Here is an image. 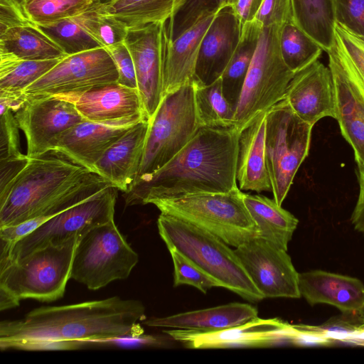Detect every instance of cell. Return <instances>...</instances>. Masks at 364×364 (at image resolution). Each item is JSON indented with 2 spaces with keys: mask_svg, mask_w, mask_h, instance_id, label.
Listing matches in <instances>:
<instances>
[{
  "mask_svg": "<svg viewBox=\"0 0 364 364\" xmlns=\"http://www.w3.org/2000/svg\"><path fill=\"white\" fill-rule=\"evenodd\" d=\"M145 307L137 300L112 296L75 304L41 306L23 318L0 323L2 350L70 348L85 342L138 338Z\"/></svg>",
  "mask_w": 364,
  "mask_h": 364,
  "instance_id": "1",
  "label": "cell"
},
{
  "mask_svg": "<svg viewBox=\"0 0 364 364\" xmlns=\"http://www.w3.org/2000/svg\"><path fill=\"white\" fill-rule=\"evenodd\" d=\"M240 132L234 127H200L171 160L138 179L124 194L127 206L146 205L200 193L227 192L236 187Z\"/></svg>",
  "mask_w": 364,
  "mask_h": 364,
  "instance_id": "2",
  "label": "cell"
},
{
  "mask_svg": "<svg viewBox=\"0 0 364 364\" xmlns=\"http://www.w3.org/2000/svg\"><path fill=\"white\" fill-rule=\"evenodd\" d=\"M92 173L53 151L29 157L27 165L0 203V228L36 217L61 194Z\"/></svg>",
  "mask_w": 364,
  "mask_h": 364,
  "instance_id": "3",
  "label": "cell"
},
{
  "mask_svg": "<svg viewBox=\"0 0 364 364\" xmlns=\"http://www.w3.org/2000/svg\"><path fill=\"white\" fill-rule=\"evenodd\" d=\"M157 226L166 247H173L224 287L250 302L262 300L235 250L215 235L161 213Z\"/></svg>",
  "mask_w": 364,
  "mask_h": 364,
  "instance_id": "4",
  "label": "cell"
},
{
  "mask_svg": "<svg viewBox=\"0 0 364 364\" xmlns=\"http://www.w3.org/2000/svg\"><path fill=\"white\" fill-rule=\"evenodd\" d=\"M149 203L161 213L173 215L205 230L237 247L259 237V230L236 187L227 192L200 193Z\"/></svg>",
  "mask_w": 364,
  "mask_h": 364,
  "instance_id": "5",
  "label": "cell"
},
{
  "mask_svg": "<svg viewBox=\"0 0 364 364\" xmlns=\"http://www.w3.org/2000/svg\"><path fill=\"white\" fill-rule=\"evenodd\" d=\"M80 236L50 245L0 268V287L18 300L50 302L63 296Z\"/></svg>",
  "mask_w": 364,
  "mask_h": 364,
  "instance_id": "6",
  "label": "cell"
},
{
  "mask_svg": "<svg viewBox=\"0 0 364 364\" xmlns=\"http://www.w3.org/2000/svg\"><path fill=\"white\" fill-rule=\"evenodd\" d=\"M149 122L144 156L135 181L166 164L200 127L196 112L193 80L164 96Z\"/></svg>",
  "mask_w": 364,
  "mask_h": 364,
  "instance_id": "7",
  "label": "cell"
},
{
  "mask_svg": "<svg viewBox=\"0 0 364 364\" xmlns=\"http://www.w3.org/2000/svg\"><path fill=\"white\" fill-rule=\"evenodd\" d=\"M282 26L262 27L235 113L234 127L241 132L257 115L284 97L294 73L284 63L279 50Z\"/></svg>",
  "mask_w": 364,
  "mask_h": 364,
  "instance_id": "8",
  "label": "cell"
},
{
  "mask_svg": "<svg viewBox=\"0 0 364 364\" xmlns=\"http://www.w3.org/2000/svg\"><path fill=\"white\" fill-rule=\"evenodd\" d=\"M312 125L283 99L267 111L265 151L274 199L282 205L309 154Z\"/></svg>",
  "mask_w": 364,
  "mask_h": 364,
  "instance_id": "9",
  "label": "cell"
},
{
  "mask_svg": "<svg viewBox=\"0 0 364 364\" xmlns=\"http://www.w3.org/2000/svg\"><path fill=\"white\" fill-rule=\"evenodd\" d=\"M138 260L137 253L112 220L80 237L70 278L97 290L113 281L127 279Z\"/></svg>",
  "mask_w": 364,
  "mask_h": 364,
  "instance_id": "10",
  "label": "cell"
},
{
  "mask_svg": "<svg viewBox=\"0 0 364 364\" xmlns=\"http://www.w3.org/2000/svg\"><path fill=\"white\" fill-rule=\"evenodd\" d=\"M117 188L109 186L85 201L56 215L14 245L9 262L50 245L81 236L99 225L114 220Z\"/></svg>",
  "mask_w": 364,
  "mask_h": 364,
  "instance_id": "11",
  "label": "cell"
},
{
  "mask_svg": "<svg viewBox=\"0 0 364 364\" xmlns=\"http://www.w3.org/2000/svg\"><path fill=\"white\" fill-rule=\"evenodd\" d=\"M117 81L112 57L105 48H98L65 56L23 93L24 97H69Z\"/></svg>",
  "mask_w": 364,
  "mask_h": 364,
  "instance_id": "12",
  "label": "cell"
},
{
  "mask_svg": "<svg viewBox=\"0 0 364 364\" xmlns=\"http://www.w3.org/2000/svg\"><path fill=\"white\" fill-rule=\"evenodd\" d=\"M326 53L334 87V119L354 151L358 171H364V85L335 36Z\"/></svg>",
  "mask_w": 364,
  "mask_h": 364,
  "instance_id": "13",
  "label": "cell"
},
{
  "mask_svg": "<svg viewBox=\"0 0 364 364\" xmlns=\"http://www.w3.org/2000/svg\"><path fill=\"white\" fill-rule=\"evenodd\" d=\"M167 39L166 22L129 29L124 41L133 59L137 90L149 120L163 99Z\"/></svg>",
  "mask_w": 364,
  "mask_h": 364,
  "instance_id": "14",
  "label": "cell"
},
{
  "mask_svg": "<svg viewBox=\"0 0 364 364\" xmlns=\"http://www.w3.org/2000/svg\"><path fill=\"white\" fill-rule=\"evenodd\" d=\"M14 113L25 134L28 157L50 151L56 137L85 120L72 101L55 96L24 97Z\"/></svg>",
  "mask_w": 364,
  "mask_h": 364,
  "instance_id": "15",
  "label": "cell"
},
{
  "mask_svg": "<svg viewBox=\"0 0 364 364\" xmlns=\"http://www.w3.org/2000/svg\"><path fill=\"white\" fill-rule=\"evenodd\" d=\"M235 252L264 298L301 297L299 273L287 250L257 237L236 247Z\"/></svg>",
  "mask_w": 364,
  "mask_h": 364,
  "instance_id": "16",
  "label": "cell"
},
{
  "mask_svg": "<svg viewBox=\"0 0 364 364\" xmlns=\"http://www.w3.org/2000/svg\"><path fill=\"white\" fill-rule=\"evenodd\" d=\"M287 323L277 318H255L217 331L176 329L164 332L173 339L196 349L232 347H269L286 342Z\"/></svg>",
  "mask_w": 364,
  "mask_h": 364,
  "instance_id": "17",
  "label": "cell"
},
{
  "mask_svg": "<svg viewBox=\"0 0 364 364\" xmlns=\"http://www.w3.org/2000/svg\"><path fill=\"white\" fill-rule=\"evenodd\" d=\"M63 98L72 101L87 121L132 126L142 120H149L138 90L117 82Z\"/></svg>",
  "mask_w": 364,
  "mask_h": 364,
  "instance_id": "18",
  "label": "cell"
},
{
  "mask_svg": "<svg viewBox=\"0 0 364 364\" xmlns=\"http://www.w3.org/2000/svg\"><path fill=\"white\" fill-rule=\"evenodd\" d=\"M242 27L232 6L215 14L200 43L193 80L206 85L221 77L239 43Z\"/></svg>",
  "mask_w": 364,
  "mask_h": 364,
  "instance_id": "19",
  "label": "cell"
},
{
  "mask_svg": "<svg viewBox=\"0 0 364 364\" xmlns=\"http://www.w3.org/2000/svg\"><path fill=\"white\" fill-rule=\"evenodd\" d=\"M284 99L301 119L312 126L323 117L335 118L334 87L328 67L318 60L295 73Z\"/></svg>",
  "mask_w": 364,
  "mask_h": 364,
  "instance_id": "20",
  "label": "cell"
},
{
  "mask_svg": "<svg viewBox=\"0 0 364 364\" xmlns=\"http://www.w3.org/2000/svg\"><path fill=\"white\" fill-rule=\"evenodd\" d=\"M132 126L85 120L56 137L50 151L93 172L106 151Z\"/></svg>",
  "mask_w": 364,
  "mask_h": 364,
  "instance_id": "21",
  "label": "cell"
},
{
  "mask_svg": "<svg viewBox=\"0 0 364 364\" xmlns=\"http://www.w3.org/2000/svg\"><path fill=\"white\" fill-rule=\"evenodd\" d=\"M149 124V120L144 119L131 127L94 166V173L124 193L128 192L138 175Z\"/></svg>",
  "mask_w": 364,
  "mask_h": 364,
  "instance_id": "22",
  "label": "cell"
},
{
  "mask_svg": "<svg viewBox=\"0 0 364 364\" xmlns=\"http://www.w3.org/2000/svg\"><path fill=\"white\" fill-rule=\"evenodd\" d=\"M299 289L310 305H332L343 314L353 312L364 304L363 283L349 276L318 269L299 273Z\"/></svg>",
  "mask_w": 364,
  "mask_h": 364,
  "instance_id": "23",
  "label": "cell"
},
{
  "mask_svg": "<svg viewBox=\"0 0 364 364\" xmlns=\"http://www.w3.org/2000/svg\"><path fill=\"white\" fill-rule=\"evenodd\" d=\"M266 114L262 112L239 134L236 178L240 190L272 191L265 151Z\"/></svg>",
  "mask_w": 364,
  "mask_h": 364,
  "instance_id": "24",
  "label": "cell"
},
{
  "mask_svg": "<svg viewBox=\"0 0 364 364\" xmlns=\"http://www.w3.org/2000/svg\"><path fill=\"white\" fill-rule=\"evenodd\" d=\"M215 14L206 15L177 38L167 39L163 77V97L193 80L200 43Z\"/></svg>",
  "mask_w": 364,
  "mask_h": 364,
  "instance_id": "25",
  "label": "cell"
},
{
  "mask_svg": "<svg viewBox=\"0 0 364 364\" xmlns=\"http://www.w3.org/2000/svg\"><path fill=\"white\" fill-rule=\"evenodd\" d=\"M257 317L258 311L253 306L234 302L166 317L150 318L143 323L152 327L209 331L237 326Z\"/></svg>",
  "mask_w": 364,
  "mask_h": 364,
  "instance_id": "26",
  "label": "cell"
},
{
  "mask_svg": "<svg viewBox=\"0 0 364 364\" xmlns=\"http://www.w3.org/2000/svg\"><path fill=\"white\" fill-rule=\"evenodd\" d=\"M113 186L96 173L67 190L36 217L20 224L0 228V250L11 254L15 244L56 215L95 196L105 188Z\"/></svg>",
  "mask_w": 364,
  "mask_h": 364,
  "instance_id": "27",
  "label": "cell"
},
{
  "mask_svg": "<svg viewBox=\"0 0 364 364\" xmlns=\"http://www.w3.org/2000/svg\"><path fill=\"white\" fill-rule=\"evenodd\" d=\"M245 204L259 230V237L287 250L299 220L277 204L260 195L243 193Z\"/></svg>",
  "mask_w": 364,
  "mask_h": 364,
  "instance_id": "28",
  "label": "cell"
},
{
  "mask_svg": "<svg viewBox=\"0 0 364 364\" xmlns=\"http://www.w3.org/2000/svg\"><path fill=\"white\" fill-rule=\"evenodd\" d=\"M0 54L23 60L62 59L67 56L33 23L14 26L0 33Z\"/></svg>",
  "mask_w": 364,
  "mask_h": 364,
  "instance_id": "29",
  "label": "cell"
},
{
  "mask_svg": "<svg viewBox=\"0 0 364 364\" xmlns=\"http://www.w3.org/2000/svg\"><path fill=\"white\" fill-rule=\"evenodd\" d=\"M262 25L255 20L242 27L239 43L221 75L224 96L235 110L259 42Z\"/></svg>",
  "mask_w": 364,
  "mask_h": 364,
  "instance_id": "30",
  "label": "cell"
},
{
  "mask_svg": "<svg viewBox=\"0 0 364 364\" xmlns=\"http://www.w3.org/2000/svg\"><path fill=\"white\" fill-rule=\"evenodd\" d=\"M294 22L327 52L334 41V0H292Z\"/></svg>",
  "mask_w": 364,
  "mask_h": 364,
  "instance_id": "31",
  "label": "cell"
},
{
  "mask_svg": "<svg viewBox=\"0 0 364 364\" xmlns=\"http://www.w3.org/2000/svg\"><path fill=\"white\" fill-rule=\"evenodd\" d=\"M102 6L106 13L132 29L167 22L173 13L175 0H114Z\"/></svg>",
  "mask_w": 364,
  "mask_h": 364,
  "instance_id": "32",
  "label": "cell"
},
{
  "mask_svg": "<svg viewBox=\"0 0 364 364\" xmlns=\"http://www.w3.org/2000/svg\"><path fill=\"white\" fill-rule=\"evenodd\" d=\"M60 60H23L0 54V93L23 97V91L28 86L46 74Z\"/></svg>",
  "mask_w": 364,
  "mask_h": 364,
  "instance_id": "33",
  "label": "cell"
},
{
  "mask_svg": "<svg viewBox=\"0 0 364 364\" xmlns=\"http://www.w3.org/2000/svg\"><path fill=\"white\" fill-rule=\"evenodd\" d=\"M194 100L200 127L230 128L235 126V110L224 96L221 77L209 85L193 80Z\"/></svg>",
  "mask_w": 364,
  "mask_h": 364,
  "instance_id": "34",
  "label": "cell"
},
{
  "mask_svg": "<svg viewBox=\"0 0 364 364\" xmlns=\"http://www.w3.org/2000/svg\"><path fill=\"white\" fill-rule=\"evenodd\" d=\"M282 59L293 73H296L318 60L321 46L294 21L283 24L279 35Z\"/></svg>",
  "mask_w": 364,
  "mask_h": 364,
  "instance_id": "35",
  "label": "cell"
},
{
  "mask_svg": "<svg viewBox=\"0 0 364 364\" xmlns=\"http://www.w3.org/2000/svg\"><path fill=\"white\" fill-rule=\"evenodd\" d=\"M36 26L66 55L103 48L83 28L79 21L78 15Z\"/></svg>",
  "mask_w": 364,
  "mask_h": 364,
  "instance_id": "36",
  "label": "cell"
},
{
  "mask_svg": "<svg viewBox=\"0 0 364 364\" xmlns=\"http://www.w3.org/2000/svg\"><path fill=\"white\" fill-rule=\"evenodd\" d=\"M92 0H26L23 9L34 25L80 15L92 7Z\"/></svg>",
  "mask_w": 364,
  "mask_h": 364,
  "instance_id": "37",
  "label": "cell"
},
{
  "mask_svg": "<svg viewBox=\"0 0 364 364\" xmlns=\"http://www.w3.org/2000/svg\"><path fill=\"white\" fill-rule=\"evenodd\" d=\"M78 18L83 28L103 48L123 42L129 30L123 23L106 13L100 4L94 5L78 15Z\"/></svg>",
  "mask_w": 364,
  "mask_h": 364,
  "instance_id": "38",
  "label": "cell"
},
{
  "mask_svg": "<svg viewBox=\"0 0 364 364\" xmlns=\"http://www.w3.org/2000/svg\"><path fill=\"white\" fill-rule=\"evenodd\" d=\"M173 264V286H193L205 294L213 287H222L221 284L209 275L192 260L173 247H167Z\"/></svg>",
  "mask_w": 364,
  "mask_h": 364,
  "instance_id": "39",
  "label": "cell"
},
{
  "mask_svg": "<svg viewBox=\"0 0 364 364\" xmlns=\"http://www.w3.org/2000/svg\"><path fill=\"white\" fill-rule=\"evenodd\" d=\"M211 14L214 13L210 11L208 0H175L174 11L168 23L169 33L176 38L201 18Z\"/></svg>",
  "mask_w": 364,
  "mask_h": 364,
  "instance_id": "40",
  "label": "cell"
},
{
  "mask_svg": "<svg viewBox=\"0 0 364 364\" xmlns=\"http://www.w3.org/2000/svg\"><path fill=\"white\" fill-rule=\"evenodd\" d=\"M0 160L23 156L18 125L12 109L0 101Z\"/></svg>",
  "mask_w": 364,
  "mask_h": 364,
  "instance_id": "41",
  "label": "cell"
},
{
  "mask_svg": "<svg viewBox=\"0 0 364 364\" xmlns=\"http://www.w3.org/2000/svg\"><path fill=\"white\" fill-rule=\"evenodd\" d=\"M334 16L336 23L364 38V0H334Z\"/></svg>",
  "mask_w": 364,
  "mask_h": 364,
  "instance_id": "42",
  "label": "cell"
},
{
  "mask_svg": "<svg viewBox=\"0 0 364 364\" xmlns=\"http://www.w3.org/2000/svg\"><path fill=\"white\" fill-rule=\"evenodd\" d=\"M334 36L343 52L364 85V38L336 23Z\"/></svg>",
  "mask_w": 364,
  "mask_h": 364,
  "instance_id": "43",
  "label": "cell"
},
{
  "mask_svg": "<svg viewBox=\"0 0 364 364\" xmlns=\"http://www.w3.org/2000/svg\"><path fill=\"white\" fill-rule=\"evenodd\" d=\"M254 20L262 27L294 21L292 0H263Z\"/></svg>",
  "mask_w": 364,
  "mask_h": 364,
  "instance_id": "44",
  "label": "cell"
},
{
  "mask_svg": "<svg viewBox=\"0 0 364 364\" xmlns=\"http://www.w3.org/2000/svg\"><path fill=\"white\" fill-rule=\"evenodd\" d=\"M105 49L116 65L118 72L117 83L137 89L133 59L124 41L106 47Z\"/></svg>",
  "mask_w": 364,
  "mask_h": 364,
  "instance_id": "45",
  "label": "cell"
},
{
  "mask_svg": "<svg viewBox=\"0 0 364 364\" xmlns=\"http://www.w3.org/2000/svg\"><path fill=\"white\" fill-rule=\"evenodd\" d=\"M336 326L346 331L359 333L364 331V304L358 310L343 314L340 318L333 323Z\"/></svg>",
  "mask_w": 364,
  "mask_h": 364,
  "instance_id": "46",
  "label": "cell"
},
{
  "mask_svg": "<svg viewBox=\"0 0 364 364\" xmlns=\"http://www.w3.org/2000/svg\"><path fill=\"white\" fill-rule=\"evenodd\" d=\"M263 0H237L232 6L242 26L252 21L260 8Z\"/></svg>",
  "mask_w": 364,
  "mask_h": 364,
  "instance_id": "47",
  "label": "cell"
},
{
  "mask_svg": "<svg viewBox=\"0 0 364 364\" xmlns=\"http://www.w3.org/2000/svg\"><path fill=\"white\" fill-rule=\"evenodd\" d=\"M359 195L353 211L350 221L355 230L364 235V172L358 173Z\"/></svg>",
  "mask_w": 364,
  "mask_h": 364,
  "instance_id": "48",
  "label": "cell"
},
{
  "mask_svg": "<svg viewBox=\"0 0 364 364\" xmlns=\"http://www.w3.org/2000/svg\"><path fill=\"white\" fill-rule=\"evenodd\" d=\"M19 301L14 295L4 288L0 287V309L6 310L16 307Z\"/></svg>",
  "mask_w": 364,
  "mask_h": 364,
  "instance_id": "49",
  "label": "cell"
},
{
  "mask_svg": "<svg viewBox=\"0 0 364 364\" xmlns=\"http://www.w3.org/2000/svg\"><path fill=\"white\" fill-rule=\"evenodd\" d=\"M4 1H9V2H11V3L15 4L16 6L20 8L24 12L23 5H24L26 0H4Z\"/></svg>",
  "mask_w": 364,
  "mask_h": 364,
  "instance_id": "50",
  "label": "cell"
},
{
  "mask_svg": "<svg viewBox=\"0 0 364 364\" xmlns=\"http://www.w3.org/2000/svg\"><path fill=\"white\" fill-rule=\"evenodd\" d=\"M92 1L95 4L106 5V4H108L114 1V0H92Z\"/></svg>",
  "mask_w": 364,
  "mask_h": 364,
  "instance_id": "51",
  "label": "cell"
},
{
  "mask_svg": "<svg viewBox=\"0 0 364 364\" xmlns=\"http://www.w3.org/2000/svg\"><path fill=\"white\" fill-rule=\"evenodd\" d=\"M359 172V171H358ZM360 172H364V171H360Z\"/></svg>",
  "mask_w": 364,
  "mask_h": 364,
  "instance_id": "52",
  "label": "cell"
}]
</instances>
